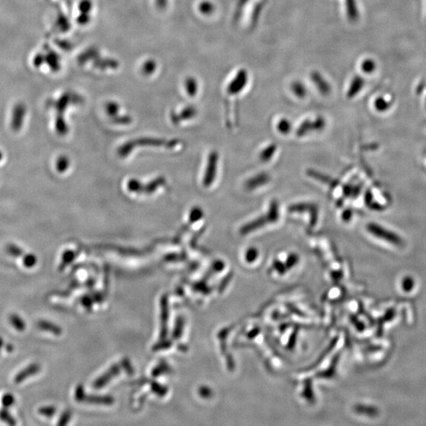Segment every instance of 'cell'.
Masks as SVG:
<instances>
[{
    "label": "cell",
    "mask_w": 426,
    "mask_h": 426,
    "mask_svg": "<svg viewBox=\"0 0 426 426\" xmlns=\"http://www.w3.org/2000/svg\"><path fill=\"white\" fill-rule=\"evenodd\" d=\"M367 230L369 233H371L376 238L385 240V241H389L390 243L396 245H400L402 244V239L399 235L392 232L389 230L385 229L384 227H381L377 224L371 223V224H368Z\"/></svg>",
    "instance_id": "cell-1"
},
{
    "label": "cell",
    "mask_w": 426,
    "mask_h": 426,
    "mask_svg": "<svg viewBox=\"0 0 426 426\" xmlns=\"http://www.w3.org/2000/svg\"><path fill=\"white\" fill-rule=\"evenodd\" d=\"M219 155L217 152H211L208 156V163L206 167L205 173H204V187H208L214 183L217 176V165H218Z\"/></svg>",
    "instance_id": "cell-2"
},
{
    "label": "cell",
    "mask_w": 426,
    "mask_h": 426,
    "mask_svg": "<svg viewBox=\"0 0 426 426\" xmlns=\"http://www.w3.org/2000/svg\"><path fill=\"white\" fill-rule=\"evenodd\" d=\"M76 400L84 403H93V404L111 405L114 403V399L112 396H88L84 392L82 386L78 387L75 395Z\"/></svg>",
    "instance_id": "cell-3"
},
{
    "label": "cell",
    "mask_w": 426,
    "mask_h": 426,
    "mask_svg": "<svg viewBox=\"0 0 426 426\" xmlns=\"http://www.w3.org/2000/svg\"><path fill=\"white\" fill-rule=\"evenodd\" d=\"M248 82V74L245 69H241L238 71L236 76L231 81L227 87V92L230 95H236L243 90Z\"/></svg>",
    "instance_id": "cell-4"
},
{
    "label": "cell",
    "mask_w": 426,
    "mask_h": 426,
    "mask_svg": "<svg viewBox=\"0 0 426 426\" xmlns=\"http://www.w3.org/2000/svg\"><path fill=\"white\" fill-rule=\"evenodd\" d=\"M25 114H26V108L24 103H18L14 106L12 112V119H11V128L14 131L18 132L21 130V127L23 126Z\"/></svg>",
    "instance_id": "cell-5"
},
{
    "label": "cell",
    "mask_w": 426,
    "mask_h": 426,
    "mask_svg": "<svg viewBox=\"0 0 426 426\" xmlns=\"http://www.w3.org/2000/svg\"><path fill=\"white\" fill-rule=\"evenodd\" d=\"M41 371V366L38 363H32L29 366H26L21 371L18 372L14 378V383L15 384H20L23 383L25 380L30 378L31 376L38 374Z\"/></svg>",
    "instance_id": "cell-6"
},
{
    "label": "cell",
    "mask_w": 426,
    "mask_h": 426,
    "mask_svg": "<svg viewBox=\"0 0 426 426\" xmlns=\"http://www.w3.org/2000/svg\"><path fill=\"white\" fill-rule=\"evenodd\" d=\"M270 181L269 174L265 172L259 173V174H255V175L248 179L245 182V187L248 190H254L256 189L260 188V187L268 184Z\"/></svg>",
    "instance_id": "cell-7"
},
{
    "label": "cell",
    "mask_w": 426,
    "mask_h": 426,
    "mask_svg": "<svg viewBox=\"0 0 426 426\" xmlns=\"http://www.w3.org/2000/svg\"><path fill=\"white\" fill-rule=\"evenodd\" d=\"M267 224H269L267 216H261V217H258L255 220H252L251 222L247 223L245 225L242 226L240 229V231H241V234H248V233L260 229L261 227H265Z\"/></svg>",
    "instance_id": "cell-8"
},
{
    "label": "cell",
    "mask_w": 426,
    "mask_h": 426,
    "mask_svg": "<svg viewBox=\"0 0 426 426\" xmlns=\"http://www.w3.org/2000/svg\"><path fill=\"white\" fill-rule=\"evenodd\" d=\"M120 370L121 366L119 365H114L111 369H109V371L106 372V373H104L103 376H100L99 379L95 381L93 386L96 389H99L106 385L110 380H112L115 376H116V375L120 373Z\"/></svg>",
    "instance_id": "cell-9"
},
{
    "label": "cell",
    "mask_w": 426,
    "mask_h": 426,
    "mask_svg": "<svg viewBox=\"0 0 426 426\" xmlns=\"http://www.w3.org/2000/svg\"><path fill=\"white\" fill-rule=\"evenodd\" d=\"M311 80L316 85L319 92L322 95H329L331 92V86L329 82L325 80L324 77L322 76L317 71H313L311 74Z\"/></svg>",
    "instance_id": "cell-10"
},
{
    "label": "cell",
    "mask_w": 426,
    "mask_h": 426,
    "mask_svg": "<svg viewBox=\"0 0 426 426\" xmlns=\"http://www.w3.org/2000/svg\"><path fill=\"white\" fill-rule=\"evenodd\" d=\"M161 322L162 328L160 332V338L165 339L167 334V323H168V298L167 296H163L161 300Z\"/></svg>",
    "instance_id": "cell-11"
},
{
    "label": "cell",
    "mask_w": 426,
    "mask_h": 426,
    "mask_svg": "<svg viewBox=\"0 0 426 426\" xmlns=\"http://www.w3.org/2000/svg\"><path fill=\"white\" fill-rule=\"evenodd\" d=\"M365 80L364 78L357 75V76L353 77L350 82V86L347 91V97L349 99L354 97L356 95L359 94L363 87H364Z\"/></svg>",
    "instance_id": "cell-12"
},
{
    "label": "cell",
    "mask_w": 426,
    "mask_h": 426,
    "mask_svg": "<svg viewBox=\"0 0 426 426\" xmlns=\"http://www.w3.org/2000/svg\"><path fill=\"white\" fill-rule=\"evenodd\" d=\"M38 327L41 330L50 332L55 336H60L62 334V329L60 327L48 321H45V320L39 321L38 322Z\"/></svg>",
    "instance_id": "cell-13"
},
{
    "label": "cell",
    "mask_w": 426,
    "mask_h": 426,
    "mask_svg": "<svg viewBox=\"0 0 426 426\" xmlns=\"http://www.w3.org/2000/svg\"><path fill=\"white\" fill-rule=\"evenodd\" d=\"M346 8L349 21L352 22L358 21L359 18V12L356 0H346Z\"/></svg>",
    "instance_id": "cell-14"
},
{
    "label": "cell",
    "mask_w": 426,
    "mask_h": 426,
    "mask_svg": "<svg viewBox=\"0 0 426 426\" xmlns=\"http://www.w3.org/2000/svg\"><path fill=\"white\" fill-rule=\"evenodd\" d=\"M266 216L267 217H268V222H269V224H274V223L277 222V221L279 220V204H278V202H277L276 201H273L271 202Z\"/></svg>",
    "instance_id": "cell-15"
},
{
    "label": "cell",
    "mask_w": 426,
    "mask_h": 426,
    "mask_svg": "<svg viewBox=\"0 0 426 426\" xmlns=\"http://www.w3.org/2000/svg\"><path fill=\"white\" fill-rule=\"evenodd\" d=\"M276 150L277 147L275 145L271 144L267 146L263 150H261V153H260V160L263 162V163H266V162L269 161L273 157Z\"/></svg>",
    "instance_id": "cell-16"
},
{
    "label": "cell",
    "mask_w": 426,
    "mask_h": 426,
    "mask_svg": "<svg viewBox=\"0 0 426 426\" xmlns=\"http://www.w3.org/2000/svg\"><path fill=\"white\" fill-rule=\"evenodd\" d=\"M9 321L13 328L18 332H24L26 329V324H25V321L16 313L11 314L10 316Z\"/></svg>",
    "instance_id": "cell-17"
},
{
    "label": "cell",
    "mask_w": 426,
    "mask_h": 426,
    "mask_svg": "<svg viewBox=\"0 0 426 426\" xmlns=\"http://www.w3.org/2000/svg\"><path fill=\"white\" fill-rule=\"evenodd\" d=\"M291 89L294 94L299 99H303L307 95V89L305 85L298 81H295L291 83Z\"/></svg>",
    "instance_id": "cell-18"
},
{
    "label": "cell",
    "mask_w": 426,
    "mask_h": 426,
    "mask_svg": "<svg viewBox=\"0 0 426 426\" xmlns=\"http://www.w3.org/2000/svg\"><path fill=\"white\" fill-rule=\"evenodd\" d=\"M311 132H312V120L307 119L302 122V124L298 126L296 134L298 137H304Z\"/></svg>",
    "instance_id": "cell-19"
},
{
    "label": "cell",
    "mask_w": 426,
    "mask_h": 426,
    "mask_svg": "<svg viewBox=\"0 0 426 426\" xmlns=\"http://www.w3.org/2000/svg\"><path fill=\"white\" fill-rule=\"evenodd\" d=\"M276 128L279 133L285 135L288 134V133H289L291 131L292 125H291V122L288 119H282L278 122Z\"/></svg>",
    "instance_id": "cell-20"
},
{
    "label": "cell",
    "mask_w": 426,
    "mask_h": 426,
    "mask_svg": "<svg viewBox=\"0 0 426 426\" xmlns=\"http://www.w3.org/2000/svg\"><path fill=\"white\" fill-rule=\"evenodd\" d=\"M0 420L4 421L6 424H9V425H15L16 424L15 419L11 415L7 408H5V407L0 410Z\"/></svg>",
    "instance_id": "cell-21"
},
{
    "label": "cell",
    "mask_w": 426,
    "mask_h": 426,
    "mask_svg": "<svg viewBox=\"0 0 426 426\" xmlns=\"http://www.w3.org/2000/svg\"><path fill=\"white\" fill-rule=\"evenodd\" d=\"M376 68V64L372 59H365L361 64V69L365 74H372Z\"/></svg>",
    "instance_id": "cell-22"
},
{
    "label": "cell",
    "mask_w": 426,
    "mask_h": 426,
    "mask_svg": "<svg viewBox=\"0 0 426 426\" xmlns=\"http://www.w3.org/2000/svg\"><path fill=\"white\" fill-rule=\"evenodd\" d=\"M7 251L13 258H20L24 255V251L21 247L15 244L10 243L7 245Z\"/></svg>",
    "instance_id": "cell-23"
},
{
    "label": "cell",
    "mask_w": 426,
    "mask_h": 426,
    "mask_svg": "<svg viewBox=\"0 0 426 426\" xmlns=\"http://www.w3.org/2000/svg\"><path fill=\"white\" fill-rule=\"evenodd\" d=\"M22 263L25 268H32L37 265L38 258L32 254H24L22 256Z\"/></svg>",
    "instance_id": "cell-24"
},
{
    "label": "cell",
    "mask_w": 426,
    "mask_h": 426,
    "mask_svg": "<svg viewBox=\"0 0 426 426\" xmlns=\"http://www.w3.org/2000/svg\"><path fill=\"white\" fill-rule=\"evenodd\" d=\"M390 103L383 97L376 98L374 101V106L380 112H386L390 108Z\"/></svg>",
    "instance_id": "cell-25"
},
{
    "label": "cell",
    "mask_w": 426,
    "mask_h": 426,
    "mask_svg": "<svg viewBox=\"0 0 426 426\" xmlns=\"http://www.w3.org/2000/svg\"><path fill=\"white\" fill-rule=\"evenodd\" d=\"M312 132L322 131L326 126V122L323 117H317L312 120Z\"/></svg>",
    "instance_id": "cell-26"
},
{
    "label": "cell",
    "mask_w": 426,
    "mask_h": 426,
    "mask_svg": "<svg viewBox=\"0 0 426 426\" xmlns=\"http://www.w3.org/2000/svg\"><path fill=\"white\" fill-rule=\"evenodd\" d=\"M1 403H2L3 406L5 408H9L11 407V406L14 404L15 403V397H14V395L11 394V393H5L4 396H2V399H1Z\"/></svg>",
    "instance_id": "cell-27"
},
{
    "label": "cell",
    "mask_w": 426,
    "mask_h": 426,
    "mask_svg": "<svg viewBox=\"0 0 426 426\" xmlns=\"http://www.w3.org/2000/svg\"><path fill=\"white\" fill-rule=\"evenodd\" d=\"M39 414L41 415L45 416V417H51L55 415L56 409L55 407L52 406H47V407H42L38 410Z\"/></svg>",
    "instance_id": "cell-28"
},
{
    "label": "cell",
    "mask_w": 426,
    "mask_h": 426,
    "mask_svg": "<svg viewBox=\"0 0 426 426\" xmlns=\"http://www.w3.org/2000/svg\"><path fill=\"white\" fill-rule=\"evenodd\" d=\"M201 11L204 14H212L215 11V7H214V5L211 3L204 2L201 5Z\"/></svg>",
    "instance_id": "cell-29"
},
{
    "label": "cell",
    "mask_w": 426,
    "mask_h": 426,
    "mask_svg": "<svg viewBox=\"0 0 426 426\" xmlns=\"http://www.w3.org/2000/svg\"><path fill=\"white\" fill-rule=\"evenodd\" d=\"M69 419H70V413L69 411L64 412L63 414L59 418V421L58 424H59V425H64V424H67L69 422Z\"/></svg>",
    "instance_id": "cell-30"
},
{
    "label": "cell",
    "mask_w": 426,
    "mask_h": 426,
    "mask_svg": "<svg viewBox=\"0 0 426 426\" xmlns=\"http://www.w3.org/2000/svg\"><path fill=\"white\" fill-rule=\"evenodd\" d=\"M202 215V211H201L200 208H196V209H194V211H193V212H192L191 219L194 220V221H197V220L201 219Z\"/></svg>",
    "instance_id": "cell-31"
},
{
    "label": "cell",
    "mask_w": 426,
    "mask_h": 426,
    "mask_svg": "<svg viewBox=\"0 0 426 426\" xmlns=\"http://www.w3.org/2000/svg\"><path fill=\"white\" fill-rule=\"evenodd\" d=\"M67 161V160H66ZM66 161V160L64 158H60L58 162H57V168L58 170H60V171H62L64 169L66 168V163H67V162Z\"/></svg>",
    "instance_id": "cell-32"
},
{
    "label": "cell",
    "mask_w": 426,
    "mask_h": 426,
    "mask_svg": "<svg viewBox=\"0 0 426 426\" xmlns=\"http://www.w3.org/2000/svg\"><path fill=\"white\" fill-rule=\"evenodd\" d=\"M350 217H351V211L346 210V211L343 212V220H345V221H348V220H350Z\"/></svg>",
    "instance_id": "cell-33"
},
{
    "label": "cell",
    "mask_w": 426,
    "mask_h": 426,
    "mask_svg": "<svg viewBox=\"0 0 426 426\" xmlns=\"http://www.w3.org/2000/svg\"><path fill=\"white\" fill-rule=\"evenodd\" d=\"M4 345V340L1 336H0V349L3 347Z\"/></svg>",
    "instance_id": "cell-34"
},
{
    "label": "cell",
    "mask_w": 426,
    "mask_h": 426,
    "mask_svg": "<svg viewBox=\"0 0 426 426\" xmlns=\"http://www.w3.org/2000/svg\"><path fill=\"white\" fill-rule=\"evenodd\" d=\"M4 158V155H3L2 152L0 151V161L3 160Z\"/></svg>",
    "instance_id": "cell-35"
},
{
    "label": "cell",
    "mask_w": 426,
    "mask_h": 426,
    "mask_svg": "<svg viewBox=\"0 0 426 426\" xmlns=\"http://www.w3.org/2000/svg\"><path fill=\"white\" fill-rule=\"evenodd\" d=\"M425 104H426V101H425Z\"/></svg>",
    "instance_id": "cell-36"
}]
</instances>
